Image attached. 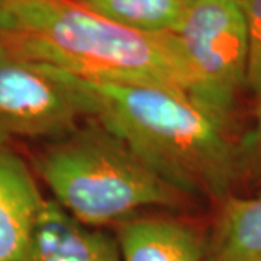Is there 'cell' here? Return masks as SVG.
Segmentation results:
<instances>
[{
    "label": "cell",
    "instance_id": "cell-2",
    "mask_svg": "<svg viewBox=\"0 0 261 261\" xmlns=\"http://www.w3.org/2000/svg\"><path fill=\"white\" fill-rule=\"evenodd\" d=\"M0 44L31 63L105 83L152 84L189 96L192 79L174 34H142L77 0L0 8Z\"/></svg>",
    "mask_w": 261,
    "mask_h": 261
},
{
    "label": "cell",
    "instance_id": "cell-3",
    "mask_svg": "<svg viewBox=\"0 0 261 261\" xmlns=\"http://www.w3.org/2000/svg\"><path fill=\"white\" fill-rule=\"evenodd\" d=\"M35 170L57 205L92 228L121 224L141 209L178 207L189 200L92 119L39 154Z\"/></svg>",
    "mask_w": 261,
    "mask_h": 261
},
{
    "label": "cell",
    "instance_id": "cell-7",
    "mask_svg": "<svg viewBox=\"0 0 261 261\" xmlns=\"http://www.w3.org/2000/svg\"><path fill=\"white\" fill-rule=\"evenodd\" d=\"M28 261H122L116 240L83 225L45 199L32 232Z\"/></svg>",
    "mask_w": 261,
    "mask_h": 261
},
{
    "label": "cell",
    "instance_id": "cell-13",
    "mask_svg": "<svg viewBox=\"0 0 261 261\" xmlns=\"http://www.w3.org/2000/svg\"><path fill=\"white\" fill-rule=\"evenodd\" d=\"M19 2H25V0H0V8L8 6V5H13V3H19Z\"/></svg>",
    "mask_w": 261,
    "mask_h": 261
},
{
    "label": "cell",
    "instance_id": "cell-4",
    "mask_svg": "<svg viewBox=\"0 0 261 261\" xmlns=\"http://www.w3.org/2000/svg\"><path fill=\"white\" fill-rule=\"evenodd\" d=\"M174 35L192 79L189 97L229 130L248 73V28L241 2L189 0Z\"/></svg>",
    "mask_w": 261,
    "mask_h": 261
},
{
    "label": "cell",
    "instance_id": "cell-5",
    "mask_svg": "<svg viewBox=\"0 0 261 261\" xmlns=\"http://www.w3.org/2000/svg\"><path fill=\"white\" fill-rule=\"evenodd\" d=\"M83 118L82 103L64 82L0 44V144L60 140Z\"/></svg>",
    "mask_w": 261,
    "mask_h": 261
},
{
    "label": "cell",
    "instance_id": "cell-12",
    "mask_svg": "<svg viewBox=\"0 0 261 261\" xmlns=\"http://www.w3.org/2000/svg\"><path fill=\"white\" fill-rule=\"evenodd\" d=\"M241 170L261 178V99L257 100L255 118L251 129L238 145Z\"/></svg>",
    "mask_w": 261,
    "mask_h": 261
},
{
    "label": "cell",
    "instance_id": "cell-10",
    "mask_svg": "<svg viewBox=\"0 0 261 261\" xmlns=\"http://www.w3.org/2000/svg\"><path fill=\"white\" fill-rule=\"evenodd\" d=\"M84 8L142 34H174L189 0H77Z\"/></svg>",
    "mask_w": 261,
    "mask_h": 261
},
{
    "label": "cell",
    "instance_id": "cell-8",
    "mask_svg": "<svg viewBox=\"0 0 261 261\" xmlns=\"http://www.w3.org/2000/svg\"><path fill=\"white\" fill-rule=\"evenodd\" d=\"M116 243L122 261H205L197 231L171 218H129L118 224Z\"/></svg>",
    "mask_w": 261,
    "mask_h": 261
},
{
    "label": "cell",
    "instance_id": "cell-11",
    "mask_svg": "<svg viewBox=\"0 0 261 261\" xmlns=\"http://www.w3.org/2000/svg\"><path fill=\"white\" fill-rule=\"evenodd\" d=\"M248 28V73L247 89L261 99V0H240Z\"/></svg>",
    "mask_w": 261,
    "mask_h": 261
},
{
    "label": "cell",
    "instance_id": "cell-1",
    "mask_svg": "<svg viewBox=\"0 0 261 261\" xmlns=\"http://www.w3.org/2000/svg\"><path fill=\"white\" fill-rule=\"evenodd\" d=\"M39 65L74 92L86 118L112 132L189 199L224 200L243 174L229 130L186 94L152 84L93 82Z\"/></svg>",
    "mask_w": 261,
    "mask_h": 261
},
{
    "label": "cell",
    "instance_id": "cell-9",
    "mask_svg": "<svg viewBox=\"0 0 261 261\" xmlns=\"http://www.w3.org/2000/svg\"><path fill=\"white\" fill-rule=\"evenodd\" d=\"M215 261H261V195L224 199L214 238Z\"/></svg>",
    "mask_w": 261,
    "mask_h": 261
},
{
    "label": "cell",
    "instance_id": "cell-6",
    "mask_svg": "<svg viewBox=\"0 0 261 261\" xmlns=\"http://www.w3.org/2000/svg\"><path fill=\"white\" fill-rule=\"evenodd\" d=\"M44 202L25 160L0 144V261H28Z\"/></svg>",
    "mask_w": 261,
    "mask_h": 261
}]
</instances>
